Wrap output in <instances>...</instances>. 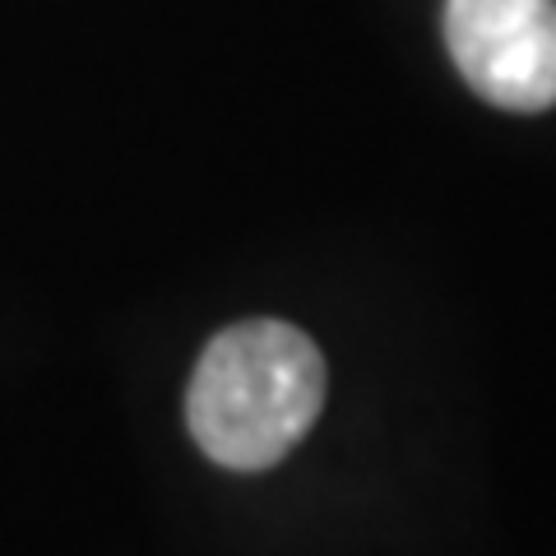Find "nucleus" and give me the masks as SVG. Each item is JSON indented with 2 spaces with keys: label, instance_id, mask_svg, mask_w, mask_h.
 I'll return each instance as SVG.
<instances>
[{
  "label": "nucleus",
  "instance_id": "obj_1",
  "mask_svg": "<svg viewBox=\"0 0 556 556\" xmlns=\"http://www.w3.org/2000/svg\"><path fill=\"white\" fill-rule=\"evenodd\" d=\"M325 357L288 320H241L208 339L186 390V427L214 464L260 473L325 408Z\"/></svg>",
  "mask_w": 556,
  "mask_h": 556
},
{
  "label": "nucleus",
  "instance_id": "obj_2",
  "mask_svg": "<svg viewBox=\"0 0 556 556\" xmlns=\"http://www.w3.org/2000/svg\"><path fill=\"white\" fill-rule=\"evenodd\" d=\"M445 47L492 108L547 112L556 102V0H445Z\"/></svg>",
  "mask_w": 556,
  "mask_h": 556
}]
</instances>
